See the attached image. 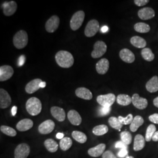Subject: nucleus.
<instances>
[{"label":"nucleus","instance_id":"nucleus-1","mask_svg":"<svg viewBox=\"0 0 158 158\" xmlns=\"http://www.w3.org/2000/svg\"><path fill=\"white\" fill-rule=\"evenodd\" d=\"M57 64L61 68H69L73 66L74 57L68 51H59L55 56Z\"/></svg>","mask_w":158,"mask_h":158},{"label":"nucleus","instance_id":"nucleus-2","mask_svg":"<svg viewBox=\"0 0 158 158\" xmlns=\"http://www.w3.org/2000/svg\"><path fill=\"white\" fill-rule=\"evenodd\" d=\"M42 103L36 97H31L26 102V109L27 112L32 116L40 114L42 111Z\"/></svg>","mask_w":158,"mask_h":158},{"label":"nucleus","instance_id":"nucleus-3","mask_svg":"<svg viewBox=\"0 0 158 158\" xmlns=\"http://www.w3.org/2000/svg\"><path fill=\"white\" fill-rule=\"evenodd\" d=\"M28 42V36L26 31L21 30L17 32L13 38V43L15 47L21 49L27 45Z\"/></svg>","mask_w":158,"mask_h":158},{"label":"nucleus","instance_id":"nucleus-4","mask_svg":"<svg viewBox=\"0 0 158 158\" xmlns=\"http://www.w3.org/2000/svg\"><path fill=\"white\" fill-rule=\"evenodd\" d=\"M85 17V13L83 11H79L74 13L70 22L71 29L73 31H77L79 29L84 21Z\"/></svg>","mask_w":158,"mask_h":158},{"label":"nucleus","instance_id":"nucleus-5","mask_svg":"<svg viewBox=\"0 0 158 158\" xmlns=\"http://www.w3.org/2000/svg\"><path fill=\"white\" fill-rule=\"evenodd\" d=\"M107 46L105 42L101 40L97 41L94 45V50L91 52V57L97 59L101 57L107 52Z\"/></svg>","mask_w":158,"mask_h":158},{"label":"nucleus","instance_id":"nucleus-6","mask_svg":"<svg viewBox=\"0 0 158 158\" xmlns=\"http://www.w3.org/2000/svg\"><path fill=\"white\" fill-rule=\"evenodd\" d=\"M100 29V24L96 19L90 20L85 28V34L87 37L90 38L96 35Z\"/></svg>","mask_w":158,"mask_h":158},{"label":"nucleus","instance_id":"nucleus-7","mask_svg":"<svg viewBox=\"0 0 158 158\" xmlns=\"http://www.w3.org/2000/svg\"><path fill=\"white\" fill-rule=\"evenodd\" d=\"M115 96L109 93L105 95H100L97 98V102L102 107H111L115 101Z\"/></svg>","mask_w":158,"mask_h":158},{"label":"nucleus","instance_id":"nucleus-8","mask_svg":"<svg viewBox=\"0 0 158 158\" xmlns=\"http://www.w3.org/2000/svg\"><path fill=\"white\" fill-rule=\"evenodd\" d=\"M30 153V147L27 143L19 144L14 152L15 158H27Z\"/></svg>","mask_w":158,"mask_h":158},{"label":"nucleus","instance_id":"nucleus-9","mask_svg":"<svg viewBox=\"0 0 158 158\" xmlns=\"http://www.w3.org/2000/svg\"><path fill=\"white\" fill-rule=\"evenodd\" d=\"M55 127V123L51 119H47L41 123L38 127V131L41 134H48L51 133Z\"/></svg>","mask_w":158,"mask_h":158},{"label":"nucleus","instance_id":"nucleus-10","mask_svg":"<svg viewBox=\"0 0 158 158\" xmlns=\"http://www.w3.org/2000/svg\"><path fill=\"white\" fill-rule=\"evenodd\" d=\"M60 23V19L57 15H53L46 23L45 29L49 33L55 32L58 28Z\"/></svg>","mask_w":158,"mask_h":158},{"label":"nucleus","instance_id":"nucleus-11","mask_svg":"<svg viewBox=\"0 0 158 158\" xmlns=\"http://www.w3.org/2000/svg\"><path fill=\"white\" fill-rule=\"evenodd\" d=\"M14 74V69L11 66L4 65L0 67V81H5L12 77Z\"/></svg>","mask_w":158,"mask_h":158},{"label":"nucleus","instance_id":"nucleus-12","mask_svg":"<svg viewBox=\"0 0 158 158\" xmlns=\"http://www.w3.org/2000/svg\"><path fill=\"white\" fill-rule=\"evenodd\" d=\"M2 6L4 14L6 17L11 16L17 11V2L14 1L5 2L2 4Z\"/></svg>","mask_w":158,"mask_h":158},{"label":"nucleus","instance_id":"nucleus-13","mask_svg":"<svg viewBox=\"0 0 158 158\" xmlns=\"http://www.w3.org/2000/svg\"><path fill=\"white\" fill-rule=\"evenodd\" d=\"M11 104V98L8 93L3 89H0V107L5 109Z\"/></svg>","mask_w":158,"mask_h":158},{"label":"nucleus","instance_id":"nucleus-14","mask_svg":"<svg viewBox=\"0 0 158 158\" xmlns=\"http://www.w3.org/2000/svg\"><path fill=\"white\" fill-rule=\"evenodd\" d=\"M132 102L134 107L139 110L145 109L148 106V100L145 98H142L138 94H134L132 97Z\"/></svg>","mask_w":158,"mask_h":158},{"label":"nucleus","instance_id":"nucleus-15","mask_svg":"<svg viewBox=\"0 0 158 158\" xmlns=\"http://www.w3.org/2000/svg\"><path fill=\"white\" fill-rule=\"evenodd\" d=\"M138 15L142 20H148L155 17V12L151 8L145 7L141 8L138 11Z\"/></svg>","mask_w":158,"mask_h":158},{"label":"nucleus","instance_id":"nucleus-16","mask_svg":"<svg viewBox=\"0 0 158 158\" xmlns=\"http://www.w3.org/2000/svg\"><path fill=\"white\" fill-rule=\"evenodd\" d=\"M51 114L59 122H63L66 118V114L64 110L59 107L53 106L51 108Z\"/></svg>","mask_w":158,"mask_h":158},{"label":"nucleus","instance_id":"nucleus-17","mask_svg":"<svg viewBox=\"0 0 158 158\" xmlns=\"http://www.w3.org/2000/svg\"><path fill=\"white\" fill-rule=\"evenodd\" d=\"M42 82L40 79H35L29 82L25 87V91L28 94H33L40 88V84Z\"/></svg>","mask_w":158,"mask_h":158},{"label":"nucleus","instance_id":"nucleus-18","mask_svg":"<svg viewBox=\"0 0 158 158\" xmlns=\"http://www.w3.org/2000/svg\"><path fill=\"white\" fill-rule=\"evenodd\" d=\"M110 63L108 60L106 58H103L96 63V70L100 74H104L107 72Z\"/></svg>","mask_w":158,"mask_h":158},{"label":"nucleus","instance_id":"nucleus-19","mask_svg":"<svg viewBox=\"0 0 158 158\" xmlns=\"http://www.w3.org/2000/svg\"><path fill=\"white\" fill-rule=\"evenodd\" d=\"M120 58L128 63H132L135 61V57L134 54L128 49H123L119 52Z\"/></svg>","mask_w":158,"mask_h":158},{"label":"nucleus","instance_id":"nucleus-20","mask_svg":"<svg viewBox=\"0 0 158 158\" xmlns=\"http://www.w3.org/2000/svg\"><path fill=\"white\" fill-rule=\"evenodd\" d=\"M106 145L104 143H100L96 147L91 148L88 150L89 155L94 158H97L102 155L104 153V151L106 149Z\"/></svg>","mask_w":158,"mask_h":158},{"label":"nucleus","instance_id":"nucleus-21","mask_svg":"<svg viewBox=\"0 0 158 158\" xmlns=\"http://www.w3.org/2000/svg\"><path fill=\"white\" fill-rule=\"evenodd\" d=\"M34 125V122L31 119H23L17 123L16 127L17 130L21 132H24L31 129Z\"/></svg>","mask_w":158,"mask_h":158},{"label":"nucleus","instance_id":"nucleus-22","mask_svg":"<svg viewBox=\"0 0 158 158\" xmlns=\"http://www.w3.org/2000/svg\"><path fill=\"white\" fill-rule=\"evenodd\" d=\"M68 118L70 123L73 125H80L82 121V119L80 115L77 111L74 110H70L68 112Z\"/></svg>","mask_w":158,"mask_h":158},{"label":"nucleus","instance_id":"nucleus-23","mask_svg":"<svg viewBox=\"0 0 158 158\" xmlns=\"http://www.w3.org/2000/svg\"><path fill=\"white\" fill-rule=\"evenodd\" d=\"M75 93L77 97L86 100H90L93 98V94L90 90L85 87L77 88L76 90Z\"/></svg>","mask_w":158,"mask_h":158},{"label":"nucleus","instance_id":"nucleus-24","mask_svg":"<svg viewBox=\"0 0 158 158\" xmlns=\"http://www.w3.org/2000/svg\"><path fill=\"white\" fill-rule=\"evenodd\" d=\"M147 91L150 93H155L158 91V77L155 76L150 79L146 84Z\"/></svg>","mask_w":158,"mask_h":158},{"label":"nucleus","instance_id":"nucleus-25","mask_svg":"<svg viewBox=\"0 0 158 158\" xmlns=\"http://www.w3.org/2000/svg\"><path fill=\"white\" fill-rule=\"evenodd\" d=\"M145 145V138L141 134L135 136L134 142V150L135 151H139L142 150Z\"/></svg>","mask_w":158,"mask_h":158},{"label":"nucleus","instance_id":"nucleus-26","mask_svg":"<svg viewBox=\"0 0 158 158\" xmlns=\"http://www.w3.org/2000/svg\"><path fill=\"white\" fill-rule=\"evenodd\" d=\"M131 44L137 48H145L147 46L146 40L138 36H135L131 38L130 40Z\"/></svg>","mask_w":158,"mask_h":158},{"label":"nucleus","instance_id":"nucleus-27","mask_svg":"<svg viewBox=\"0 0 158 158\" xmlns=\"http://www.w3.org/2000/svg\"><path fill=\"white\" fill-rule=\"evenodd\" d=\"M144 123V119L140 115H136L134 118L132 122V123L130 125V130L135 132L138 129L143 125Z\"/></svg>","mask_w":158,"mask_h":158},{"label":"nucleus","instance_id":"nucleus-28","mask_svg":"<svg viewBox=\"0 0 158 158\" xmlns=\"http://www.w3.org/2000/svg\"><path fill=\"white\" fill-rule=\"evenodd\" d=\"M46 149L51 153L56 152L58 149V143L53 139H48L44 142Z\"/></svg>","mask_w":158,"mask_h":158},{"label":"nucleus","instance_id":"nucleus-29","mask_svg":"<svg viewBox=\"0 0 158 158\" xmlns=\"http://www.w3.org/2000/svg\"><path fill=\"white\" fill-rule=\"evenodd\" d=\"M117 103L123 106H127L132 102V97L127 94H119L117 97Z\"/></svg>","mask_w":158,"mask_h":158},{"label":"nucleus","instance_id":"nucleus-30","mask_svg":"<svg viewBox=\"0 0 158 158\" xmlns=\"http://www.w3.org/2000/svg\"><path fill=\"white\" fill-rule=\"evenodd\" d=\"M72 135L73 139L80 143H84L87 140V137L85 133L80 131H74L72 134Z\"/></svg>","mask_w":158,"mask_h":158},{"label":"nucleus","instance_id":"nucleus-31","mask_svg":"<svg viewBox=\"0 0 158 158\" xmlns=\"http://www.w3.org/2000/svg\"><path fill=\"white\" fill-rule=\"evenodd\" d=\"M108 131V128L106 125H99L96 126L93 129V133L97 136H102L107 134Z\"/></svg>","mask_w":158,"mask_h":158},{"label":"nucleus","instance_id":"nucleus-32","mask_svg":"<svg viewBox=\"0 0 158 158\" xmlns=\"http://www.w3.org/2000/svg\"><path fill=\"white\" fill-rule=\"evenodd\" d=\"M134 29L139 33H148L150 31L151 28L149 25L145 23H138L134 25Z\"/></svg>","mask_w":158,"mask_h":158},{"label":"nucleus","instance_id":"nucleus-33","mask_svg":"<svg viewBox=\"0 0 158 158\" xmlns=\"http://www.w3.org/2000/svg\"><path fill=\"white\" fill-rule=\"evenodd\" d=\"M72 144L73 142L72 139L69 137H64L60 140L59 143V145L61 149L64 151H66L68 149H69L72 146Z\"/></svg>","mask_w":158,"mask_h":158},{"label":"nucleus","instance_id":"nucleus-34","mask_svg":"<svg viewBox=\"0 0 158 158\" xmlns=\"http://www.w3.org/2000/svg\"><path fill=\"white\" fill-rule=\"evenodd\" d=\"M141 55L142 57L148 62L152 61L155 58L154 54L149 48H143L141 51Z\"/></svg>","mask_w":158,"mask_h":158},{"label":"nucleus","instance_id":"nucleus-35","mask_svg":"<svg viewBox=\"0 0 158 158\" xmlns=\"http://www.w3.org/2000/svg\"><path fill=\"white\" fill-rule=\"evenodd\" d=\"M108 123L113 128L118 131H120L123 126V125L119 121L118 118L115 117H111L108 119Z\"/></svg>","mask_w":158,"mask_h":158},{"label":"nucleus","instance_id":"nucleus-36","mask_svg":"<svg viewBox=\"0 0 158 158\" xmlns=\"http://www.w3.org/2000/svg\"><path fill=\"white\" fill-rule=\"evenodd\" d=\"M156 128L155 125L151 124L147 128L146 135H145V141L150 142L152 139L153 135L156 132Z\"/></svg>","mask_w":158,"mask_h":158},{"label":"nucleus","instance_id":"nucleus-37","mask_svg":"<svg viewBox=\"0 0 158 158\" xmlns=\"http://www.w3.org/2000/svg\"><path fill=\"white\" fill-rule=\"evenodd\" d=\"M0 130L3 134H6V135L10 136H15L17 135L16 131L10 127L6 125H1L0 127Z\"/></svg>","mask_w":158,"mask_h":158},{"label":"nucleus","instance_id":"nucleus-38","mask_svg":"<svg viewBox=\"0 0 158 158\" xmlns=\"http://www.w3.org/2000/svg\"><path fill=\"white\" fill-rule=\"evenodd\" d=\"M121 141L123 142L126 145H130L132 142V135L128 131H123L120 134Z\"/></svg>","mask_w":158,"mask_h":158},{"label":"nucleus","instance_id":"nucleus-39","mask_svg":"<svg viewBox=\"0 0 158 158\" xmlns=\"http://www.w3.org/2000/svg\"><path fill=\"white\" fill-rule=\"evenodd\" d=\"M119 121L121 122V123L123 125H129L131 124L134 119V117L133 115L130 114L127 115V117H123L122 116H119L118 118Z\"/></svg>","mask_w":158,"mask_h":158},{"label":"nucleus","instance_id":"nucleus-40","mask_svg":"<svg viewBox=\"0 0 158 158\" xmlns=\"http://www.w3.org/2000/svg\"><path fill=\"white\" fill-rule=\"evenodd\" d=\"M111 111V107H101L98 113L100 116H106L109 114Z\"/></svg>","mask_w":158,"mask_h":158},{"label":"nucleus","instance_id":"nucleus-41","mask_svg":"<svg viewBox=\"0 0 158 158\" xmlns=\"http://www.w3.org/2000/svg\"><path fill=\"white\" fill-rule=\"evenodd\" d=\"M102 158H117L115 155L110 151H107L102 154Z\"/></svg>","mask_w":158,"mask_h":158},{"label":"nucleus","instance_id":"nucleus-42","mask_svg":"<svg viewBox=\"0 0 158 158\" xmlns=\"http://www.w3.org/2000/svg\"><path fill=\"white\" fill-rule=\"evenodd\" d=\"M149 119L154 124H158V114H153L149 117Z\"/></svg>","mask_w":158,"mask_h":158},{"label":"nucleus","instance_id":"nucleus-43","mask_svg":"<svg viewBox=\"0 0 158 158\" xmlns=\"http://www.w3.org/2000/svg\"><path fill=\"white\" fill-rule=\"evenodd\" d=\"M149 2V0H135L134 1L135 4L138 6H145Z\"/></svg>","mask_w":158,"mask_h":158},{"label":"nucleus","instance_id":"nucleus-44","mask_svg":"<svg viewBox=\"0 0 158 158\" xmlns=\"http://www.w3.org/2000/svg\"><path fill=\"white\" fill-rule=\"evenodd\" d=\"M115 147L116 148L121 149H127V145H126L123 141H117L115 144Z\"/></svg>","mask_w":158,"mask_h":158},{"label":"nucleus","instance_id":"nucleus-45","mask_svg":"<svg viewBox=\"0 0 158 158\" xmlns=\"http://www.w3.org/2000/svg\"><path fill=\"white\" fill-rule=\"evenodd\" d=\"M128 155L127 149H121L118 153V156L120 158H125Z\"/></svg>","mask_w":158,"mask_h":158},{"label":"nucleus","instance_id":"nucleus-46","mask_svg":"<svg viewBox=\"0 0 158 158\" xmlns=\"http://www.w3.org/2000/svg\"><path fill=\"white\" fill-rule=\"evenodd\" d=\"M25 62V56H21L19 59V60H18V66H21L23 64V63Z\"/></svg>","mask_w":158,"mask_h":158},{"label":"nucleus","instance_id":"nucleus-47","mask_svg":"<svg viewBox=\"0 0 158 158\" xmlns=\"http://www.w3.org/2000/svg\"><path fill=\"white\" fill-rule=\"evenodd\" d=\"M152 140L153 141H158V131H156L153 135Z\"/></svg>","mask_w":158,"mask_h":158},{"label":"nucleus","instance_id":"nucleus-48","mask_svg":"<svg viewBox=\"0 0 158 158\" xmlns=\"http://www.w3.org/2000/svg\"><path fill=\"white\" fill-rule=\"evenodd\" d=\"M17 113V106H14L11 109V113L12 115L13 116H15L16 115Z\"/></svg>","mask_w":158,"mask_h":158},{"label":"nucleus","instance_id":"nucleus-49","mask_svg":"<svg viewBox=\"0 0 158 158\" xmlns=\"http://www.w3.org/2000/svg\"><path fill=\"white\" fill-rule=\"evenodd\" d=\"M56 136L57 138V139H63V138H64V134H63V133H57L56 134Z\"/></svg>","mask_w":158,"mask_h":158},{"label":"nucleus","instance_id":"nucleus-50","mask_svg":"<svg viewBox=\"0 0 158 158\" xmlns=\"http://www.w3.org/2000/svg\"><path fill=\"white\" fill-rule=\"evenodd\" d=\"M153 104L156 107L158 108V97H156L154 100H153Z\"/></svg>","mask_w":158,"mask_h":158},{"label":"nucleus","instance_id":"nucleus-51","mask_svg":"<svg viewBox=\"0 0 158 158\" xmlns=\"http://www.w3.org/2000/svg\"><path fill=\"white\" fill-rule=\"evenodd\" d=\"M108 29V28L107 26H104V27H102V29H101V31H102V32L104 33V32L107 31Z\"/></svg>","mask_w":158,"mask_h":158},{"label":"nucleus","instance_id":"nucleus-52","mask_svg":"<svg viewBox=\"0 0 158 158\" xmlns=\"http://www.w3.org/2000/svg\"><path fill=\"white\" fill-rule=\"evenodd\" d=\"M40 88H44L46 87V82L45 81H42L40 84Z\"/></svg>","mask_w":158,"mask_h":158},{"label":"nucleus","instance_id":"nucleus-53","mask_svg":"<svg viewBox=\"0 0 158 158\" xmlns=\"http://www.w3.org/2000/svg\"><path fill=\"white\" fill-rule=\"evenodd\" d=\"M124 158H134L133 156H127V157H125Z\"/></svg>","mask_w":158,"mask_h":158}]
</instances>
